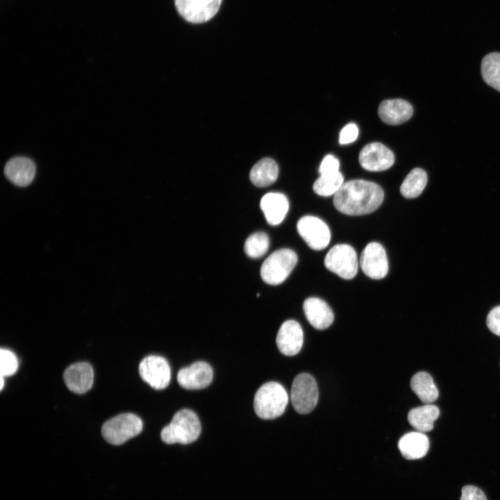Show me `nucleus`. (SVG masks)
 Segmentation results:
<instances>
[{
    "label": "nucleus",
    "mask_w": 500,
    "mask_h": 500,
    "mask_svg": "<svg viewBox=\"0 0 500 500\" xmlns=\"http://www.w3.org/2000/svg\"><path fill=\"white\" fill-rule=\"evenodd\" d=\"M68 389L75 393L83 394L92 386L94 372L88 362H77L67 367L63 374Z\"/></svg>",
    "instance_id": "2eb2a0df"
},
{
    "label": "nucleus",
    "mask_w": 500,
    "mask_h": 500,
    "mask_svg": "<svg viewBox=\"0 0 500 500\" xmlns=\"http://www.w3.org/2000/svg\"><path fill=\"white\" fill-rule=\"evenodd\" d=\"M278 167L272 158H265L260 160L251 168L249 177L253 185L257 187H266L274 183L277 179Z\"/></svg>",
    "instance_id": "4be33fe9"
},
{
    "label": "nucleus",
    "mask_w": 500,
    "mask_h": 500,
    "mask_svg": "<svg viewBox=\"0 0 500 500\" xmlns=\"http://www.w3.org/2000/svg\"><path fill=\"white\" fill-rule=\"evenodd\" d=\"M410 388L422 402L431 404L438 398V390L432 376L427 372L416 373L410 380Z\"/></svg>",
    "instance_id": "5701e85b"
},
{
    "label": "nucleus",
    "mask_w": 500,
    "mask_h": 500,
    "mask_svg": "<svg viewBox=\"0 0 500 500\" xmlns=\"http://www.w3.org/2000/svg\"><path fill=\"white\" fill-rule=\"evenodd\" d=\"M142 427V422L138 416L124 413L106 422L102 426L101 433L108 443L119 445L138 435Z\"/></svg>",
    "instance_id": "39448f33"
},
{
    "label": "nucleus",
    "mask_w": 500,
    "mask_h": 500,
    "mask_svg": "<svg viewBox=\"0 0 500 500\" xmlns=\"http://www.w3.org/2000/svg\"><path fill=\"white\" fill-rule=\"evenodd\" d=\"M212 378V369L204 361H197L181 368L177 374L178 383L187 390L203 389L211 383Z\"/></svg>",
    "instance_id": "ddd939ff"
},
{
    "label": "nucleus",
    "mask_w": 500,
    "mask_h": 500,
    "mask_svg": "<svg viewBox=\"0 0 500 500\" xmlns=\"http://www.w3.org/2000/svg\"><path fill=\"white\" fill-rule=\"evenodd\" d=\"M290 399L294 409L298 413L304 415L312 411L319 399L315 378L307 373L298 374L292 382Z\"/></svg>",
    "instance_id": "423d86ee"
},
{
    "label": "nucleus",
    "mask_w": 500,
    "mask_h": 500,
    "mask_svg": "<svg viewBox=\"0 0 500 500\" xmlns=\"http://www.w3.org/2000/svg\"><path fill=\"white\" fill-rule=\"evenodd\" d=\"M487 326L495 335L500 336V306L494 308L487 317Z\"/></svg>",
    "instance_id": "2f4dec72"
},
{
    "label": "nucleus",
    "mask_w": 500,
    "mask_h": 500,
    "mask_svg": "<svg viewBox=\"0 0 500 500\" xmlns=\"http://www.w3.org/2000/svg\"><path fill=\"white\" fill-rule=\"evenodd\" d=\"M297 260L296 253L292 249H281L274 251L261 266L262 279L270 285L281 284L294 268Z\"/></svg>",
    "instance_id": "20e7f679"
},
{
    "label": "nucleus",
    "mask_w": 500,
    "mask_h": 500,
    "mask_svg": "<svg viewBox=\"0 0 500 500\" xmlns=\"http://www.w3.org/2000/svg\"><path fill=\"white\" fill-rule=\"evenodd\" d=\"M201 433L198 416L189 409L175 413L171 422L160 433L162 440L166 444H190L197 440Z\"/></svg>",
    "instance_id": "f03ea898"
},
{
    "label": "nucleus",
    "mask_w": 500,
    "mask_h": 500,
    "mask_svg": "<svg viewBox=\"0 0 500 500\" xmlns=\"http://www.w3.org/2000/svg\"><path fill=\"white\" fill-rule=\"evenodd\" d=\"M360 265L368 277L372 279L384 278L388 272V260L383 247L376 242L367 244L361 253Z\"/></svg>",
    "instance_id": "9d476101"
},
{
    "label": "nucleus",
    "mask_w": 500,
    "mask_h": 500,
    "mask_svg": "<svg viewBox=\"0 0 500 500\" xmlns=\"http://www.w3.org/2000/svg\"><path fill=\"white\" fill-rule=\"evenodd\" d=\"M276 342L283 355L292 356L297 354L303 343V333L300 324L292 319L284 322L279 328Z\"/></svg>",
    "instance_id": "4468645a"
},
{
    "label": "nucleus",
    "mask_w": 500,
    "mask_h": 500,
    "mask_svg": "<svg viewBox=\"0 0 500 500\" xmlns=\"http://www.w3.org/2000/svg\"><path fill=\"white\" fill-rule=\"evenodd\" d=\"M297 229L308 247L314 250L324 249L330 242L329 228L317 217L311 215L302 217L297 222Z\"/></svg>",
    "instance_id": "6e6552de"
},
{
    "label": "nucleus",
    "mask_w": 500,
    "mask_h": 500,
    "mask_svg": "<svg viewBox=\"0 0 500 500\" xmlns=\"http://www.w3.org/2000/svg\"><path fill=\"white\" fill-rule=\"evenodd\" d=\"M141 378L151 388L162 390L171 380V369L167 360L160 356L151 355L142 360L139 365Z\"/></svg>",
    "instance_id": "1a4fd4ad"
},
{
    "label": "nucleus",
    "mask_w": 500,
    "mask_h": 500,
    "mask_svg": "<svg viewBox=\"0 0 500 500\" xmlns=\"http://www.w3.org/2000/svg\"><path fill=\"white\" fill-rule=\"evenodd\" d=\"M340 162L334 156L326 155L321 162L319 168L320 175L329 174L339 172Z\"/></svg>",
    "instance_id": "c85d7f7f"
},
{
    "label": "nucleus",
    "mask_w": 500,
    "mask_h": 500,
    "mask_svg": "<svg viewBox=\"0 0 500 500\" xmlns=\"http://www.w3.org/2000/svg\"><path fill=\"white\" fill-rule=\"evenodd\" d=\"M358 135V128L354 123H349L342 128L340 133L339 142L347 144L354 142Z\"/></svg>",
    "instance_id": "c756f323"
},
{
    "label": "nucleus",
    "mask_w": 500,
    "mask_h": 500,
    "mask_svg": "<svg viewBox=\"0 0 500 500\" xmlns=\"http://www.w3.org/2000/svg\"><path fill=\"white\" fill-rule=\"evenodd\" d=\"M384 199L383 189L376 183L354 179L344 182L333 197V205L348 215H362L376 210Z\"/></svg>",
    "instance_id": "f257e3e1"
},
{
    "label": "nucleus",
    "mask_w": 500,
    "mask_h": 500,
    "mask_svg": "<svg viewBox=\"0 0 500 500\" xmlns=\"http://www.w3.org/2000/svg\"><path fill=\"white\" fill-rule=\"evenodd\" d=\"M3 378H4V377L1 376V387H0L1 390L3 389V385H4Z\"/></svg>",
    "instance_id": "473e14b6"
},
{
    "label": "nucleus",
    "mask_w": 500,
    "mask_h": 500,
    "mask_svg": "<svg viewBox=\"0 0 500 500\" xmlns=\"http://www.w3.org/2000/svg\"><path fill=\"white\" fill-rule=\"evenodd\" d=\"M460 500H487L484 492L474 485H466L462 489Z\"/></svg>",
    "instance_id": "7c9ffc66"
},
{
    "label": "nucleus",
    "mask_w": 500,
    "mask_h": 500,
    "mask_svg": "<svg viewBox=\"0 0 500 500\" xmlns=\"http://www.w3.org/2000/svg\"><path fill=\"white\" fill-rule=\"evenodd\" d=\"M426 183V172L417 167L411 170L404 178L400 187V192L407 199L416 198L421 194Z\"/></svg>",
    "instance_id": "b1692460"
},
{
    "label": "nucleus",
    "mask_w": 500,
    "mask_h": 500,
    "mask_svg": "<svg viewBox=\"0 0 500 500\" xmlns=\"http://www.w3.org/2000/svg\"><path fill=\"white\" fill-rule=\"evenodd\" d=\"M260 208L267 222L276 226L285 219L289 209V201L283 193L269 192L261 199Z\"/></svg>",
    "instance_id": "6ab92c4d"
},
{
    "label": "nucleus",
    "mask_w": 500,
    "mask_h": 500,
    "mask_svg": "<svg viewBox=\"0 0 500 500\" xmlns=\"http://www.w3.org/2000/svg\"><path fill=\"white\" fill-rule=\"evenodd\" d=\"M401 455L408 460H416L424 457L429 449V440L422 432L412 431L403 435L398 442Z\"/></svg>",
    "instance_id": "aec40b11"
},
{
    "label": "nucleus",
    "mask_w": 500,
    "mask_h": 500,
    "mask_svg": "<svg viewBox=\"0 0 500 500\" xmlns=\"http://www.w3.org/2000/svg\"><path fill=\"white\" fill-rule=\"evenodd\" d=\"M4 174L13 184L25 187L33 181L35 174V166L28 158L15 157L6 164Z\"/></svg>",
    "instance_id": "a211bd4d"
},
{
    "label": "nucleus",
    "mask_w": 500,
    "mask_h": 500,
    "mask_svg": "<svg viewBox=\"0 0 500 500\" xmlns=\"http://www.w3.org/2000/svg\"><path fill=\"white\" fill-rule=\"evenodd\" d=\"M481 74L484 81L500 92V53L492 52L483 58Z\"/></svg>",
    "instance_id": "393cba45"
},
{
    "label": "nucleus",
    "mask_w": 500,
    "mask_h": 500,
    "mask_svg": "<svg viewBox=\"0 0 500 500\" xmlns=\"http://www.w3.org/2000/svg\"><path fill=\"white\" fill-rule=\"evenodd\" d=\"M439 415L440 410L436 406L426 404L411 409L408 414V420L417 431L426 433L433 428Z\"/></svg>",
    "instance_id": "412c9836"
},
{
    "label": "nucleus",
    "mask_w": 500,
    "mask_h": 500,
    "mask_svg": "<svg viewBox=\"0 0 500 500\" xmlns=\"http://www.w3.org/2000/svg\"><path fill=\"white\" fill-rule=\"evenodd\" d=\"M0 360L1 376H12L17 370L18 361L16 356L11 351L1 349Z\"/></svg>",
    "instance_id": "cd10ccee"
},
{
    "label": "nucleus",
    "mask_w": 500,
    "mask_h": 500,
    "mask_svg": "<svg viewBox=\"0 0 500 500\" xmlns=\"http://www.w3.org/2000/svg\"><path fill=\"white\" fill-rule=\"evenodd\" d=\"M268 235L263 232H257L249 235L244 243V251L248 256L258 258L262 256L269 248Z\"/></svg>",
    "instance_id": "bb28decb"
},
{
    "label": "nucleus",
    "mask_w": 500,
    "mask_h": 500,
    "mask_svg": "<svg viewBox=\"0 0 500 500\" xmlns=\"http://www.w3.org/2000/svg\"><path fill=\"white\" fill-rule=\"evenodd\" d=\"M378 113L385 124L399 125L412 117L413 108L412 105L404 99H387L380 103Z\"/></svg>",
    "instance_id": "dca6fc26"
},
{
    "label": "nucleus",
    "mask_w": 500,
    "mask_h": 500,
    "mask_svg": "<svg viewBox=\"0 0 500 500\" xmlns=\"http://www.w3.org/2000/svg\"><path fill=\"white\" fill-rule=\"evenodd\" d=\"M222 0H175L179 14L187 21L201 23L210 19L218 11Z\"/></svg>",
    "instance_id": "f8f14e48"
},
{
    "label": "nucleus",
    "mask_w": 500,
    "mask_h": 500,
    "mask_svg": "<svg viewBox=\"0 0 500 500\" xmlns=\"http://www.w3.org/2000/svg\"><path fill=\"white\" fill-rule=\"evenodd\" d=\"M360 166L370 172L385 171L394 162L393 152L380 142H372L365 145L359 153Z\"/></svg>",
    "instance_id": "9b49d317"
},
{
    "label": "nucleus",
    "mask_w": 500,
    "mask_h": 500,
    "mask_svg": "<svg viewBox=\"0 0 500 500\" xmlns=\"http://www.w3.org/2000/svg\"><path fill=\"white\" fill-rule=\"evenodd\" d=\"M303 308L307 320L316 329L327 328L333 322L334 315L331 308L321 299L317 297L306 299L303 302Z\"/></svg>",
    "instance_id": "f3484780"
},
{
    "label": "nucleus",
    "mask_w": 500,
    "mask_h": 500,
    "mask_svg": "<svg viewBox=\"0 0 500 500\" xmlns=\"http://www.w3.org/2000/svg\"><path fill=\"white\" fill-rule=\"evenodd\" d=\"M324 265L340 277L349 280L358 272V262L355 249L347 244L333 246L326 253Z\"/></svg>",
    "instance_id": "0eeeda50"
},
{
    "label": "nucleus",
    "mask_w": 500,
    "mask_h": 500,
    "mask_svg": "<svg viewBox=\"0 0 500 500\" xmlns=\"http://www.w3.org/2000/svg\"><path fill=\"white\" fill-rule=\"evenodd\" d=\"M344 183V176L339 171L335 173L320 175L312 185L314 192L320 196L335 195Z\"/></svg>",
    "instance_id": "a878e982"
},
{
    "label": "nucleus",
    "mask_w": 500,
    "mask_h": 500,
    "mask_svg": "<svg viewBox=\"0 0 500 500\" xmlns=\"http://www.w3.org/2000/svg\"><path fill=\"white\" fill-rule=\"evenodd\" d=\"M288 403V395L282 385L270 381L261 385L256 392L253 408L256 414L263 419L280 417Z\"/></svg>",
    "instance_id": "7ed1b4c3"
}]
</instances>
